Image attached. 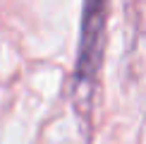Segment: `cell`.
I'll use <instances>...</instances> for the list:
<instances>
[{
	"mask_svg": "<svg viewBox=\"0 0 146 144\" xmlns=\"http://www.w3.org/2000/svg\"><path fill=\"white\" fill-rule=\"evenodd\" d=\"M103 15H106V0H86L82 22V51H79V79L84 82H91L96 75Z\"/></svg>",
	"mask_w": 146,
	"mask_h": 144,
	"instance_id": "cell-1",
	"label": "cell"
}]
</instances>
